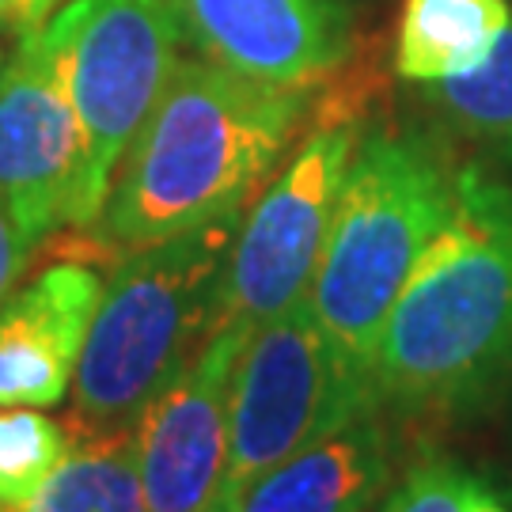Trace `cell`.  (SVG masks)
Returning <instances> with one entry per match:
<instances>
[{"instance_id":"obj_1","label":"cell","mask_w":512,"mask_h":512,"mask_svg":"<svg viewBox=\"0 0 512 512\" xmlns=\"http://www.w3.org/2000/svg\"><path fill=\"white\" fill-rule=\"evenodd\" d=\"M308 114L311 92L266 88L202 57L179 61L114 171L99 243L129 255L247 209Z\"/></svg>"},{"instance_id":"obj_2","label":"cell","mask_w":512,"mask_h":512,"mask_svg":"<svg viewBox=\"0 0 512 512\" xmlns=\"http://www.w3.org/2000/svg\"><path fill=\"white\" fill-rule=\"evenodd\" d=\"M512 376V186L459 167L456 209L387 315L372 391L399 414H463Z\"/></svg>"},{"instance_id":"obj_3","label":"cell","mask_w":512,"mask_h":512,"mask_svg":"<svg viewBox=\"0 0 512 512\" xmlns=\"http://www.w3.org/2000/svg\"><path fill=\"white\" fill-rule=\"evenodd\" d=\"M456 186L459 167L425 133H361L308 304L334 353L368 384L380 330L425 247L452 217Z\"/></svg>"},{"instance_id":"obj_4","label":"cell","mask_w":512,"mask_h":512,"mask_svg":"<svg viewBox=\"0 0 512 512\" xmlns=\"http://www.w3.org/2000/svg\"><path fill=\"white\" fill-rule=\"evenodd\" d=\"M243 209L118 258L103 281L73 376L76 433L137 425L220 327Z\"/></svg>"},{"instance_id":"obj_5","label":"cell","mask_w":512,"mask_h":512,"mask_svg":"<svg viewBox=\"0 0 512 512\" xmlns=\"http://www.w3.org/2000/svg\"><path fill=\"white\" fill-rule=\"evenodd\" d=\"M46 35L84 137L80 228L103 217L114 171L179 65L171 0H69Z\"/></svg>"},{"instance_id":"obj_6","label":"cell","mask_w":512,"mask_h":512,"mask_svg":"<svg viewBox=\"0 0 512 512\" xmlns=\"http://www.w3.org/2000/svg\"><path fill=\"white\" fill-rule=\"evenodd\" d=\"M361 114L365 92L338 84L315 110V126L300 133L285 167L255 198L251 213H243L228 255L220 323L258 330L308 300L349 160L361 141Z\"/></svg>"},{"instance_id":"obj_7","label":"cell","mask_w":512,"mask_h":512,"mask_svg":"<svg viewBox=\"0 0 512 512\" xmlns=\"http://www.w3.org/2000/svg\"><path fill=\"white\" fill-rule=\"evenodd\" d=\"M376 406L372 384L334 353L308 300L262 323L232 376L220 512L236 509L239 497L285 459Z\"/></svg>"},{"instance_id":"obj_8","label":"cell","mask_w":512,"mask_h":512,"mask_svg":"<svg viewBox=\"0 0 512 512\" xmlns=\"http://www.w3.org/2000/svg\"><path fill=\"white\" fill-rule=\"evenodd\" d=\"M84 137L46 27L19 38L0 73V202L27 251L80 228Z\"/></svg>"},{"instance_id":"obj_9","label":"cell","mask_w":512,"mask_h":512,"mask_svg":"<svg viewBox=\"0 0 512 512\" xmlns=\"http://www.w3.org/2000/svg\"><path fill=\"white\" fill-rule=\"evenodd\" d=\"M251 334L220 323L202 353L145 406L137 448L148 512H220L232 376Z\"/></svg>"},{"instance_id":"obj_10","label":"cell","mask_w":512,"mask_h":512,"mask_svg":"<svg viewBox=\"0 0 512 512\" xmlns=\"http://www.w3.org/2000/svg\"><path fill=\"white\" fill-rule=\"evenodd\" d=\"M183 42L202 61L266 88L311 92L346 65V0H171Z\"/></svg>"},{"instance_id":"obj_11","label":"cell","mask_w":512,"mask_h":512,"mask_svg":"<svg viewBox=\"0 0 512 512\" xmlns=\"http://www.w3.org/2000/svg\"><path fill=\"white\" fill-rule=\"evenodd\" d=\"M103 277L92 258H57L0 304V406H57L73 391Z\"/></svg>"},{"instance_id":"obj_12","label":"cell","mask_w":512,"mask_h":512,"mask_svg":"<svg viewBox=\"0 0 512 512\" xmlns=\"http://www.w3.org/2000/svg\"><path fill=\"white\" fill-rule=\"evenodd\" d=\"M387 475V433L365 410L258 478L232 512H372Z\"/></svg>"},{"instance_id":"obj_13","label":"cell","mask_w":512,"mask_h":512,"mask_svg":"<svg viewBox=\"0 0 512 512\" xmlns=\"http://www.w3.org/2000/svg\"><path fill=\"white\" fill-rule=\"evenodd\" d=\"M509 19V0H403L391 69L410 84L471 73L490 57Z\"/></svg>"},{"instance_id":"obj_14","label":"cell","mask_w":512,"mask_h":512,"mask_svg":"<svg viewBox=\"0 0 512 512\" xmlns=\"http://www.w3.org/2000/svg\"><path fill=\"white\" fill-rule=\"evenodd\" d=\"M16 512H148L137 425L76 433L69 456Z\"/></svg>"},{"instance_id":"obj_15","label":"cell","mask_w":512,"mask_h":512,"mask_svg":"<svg viewBox=\"0 0 512 512\" xmlns=\"http://www.w3.org/2000/svg\"><path fill=\"white\" fill-rule=\"evenodd\" d=\"M425 95L456 129L494 145L512 160V19L478 69L425 84Z\"/></svg>"},{"instance_id":"obj_16","label":"cell","mask_w":512,"mask_h":512,"mask_svg":"<svg viewBox=\"0 0 512 512\" xmlns=\"http://www.w3.org/2000/svg\"><path fill=\"white\" fill-rule=\"evenodd\" d=\"M73 425L35 406H0V509L16 512L38 494L73 448Z\"/></svg>"},{"instance_id":"obj_17","label":"cell","mask_w":512,"mask_h":512,"mask_svg":"<svg viewBox=\"0 0 512 512\" xmlns=\"http://www.w3.org/2000/svg\"><path fill=\"white\" fill-rule=\"evenodd\" d=\"M380 512H512V505L475 471L448 459H421L384 497Z\"/></svg>"},{"instance_id":"obj_18","label":"cell","mask_w":512,"mask_h":512,"mask_svg":"<svg viewBox=\"0 0 512 512\" xmlns=\"http://www.w3.org/2000/svg\"><path fill=\"white\" fill-rule=\"evenodd\" d=\"M27 262H31V251H27V243H23V236H19L12 213H8L4 202H0V304L8 300L12 285H16V277L27 270Z\"/></svg>"},{"instance_id":"obj_19","label":"cell","mask_w":512,"mask_h":512,"mask_svg":"<svg viewBox=\"0 0 512 512\" xmlns=\"http://www.w3.org/2000/svg\"><path fill=\"white\" fill-rule=\"evenodd\" d=\"M61 0H0V27L12 31V35H31V31H42L54 8Z\"/></svg>"},{"instance_id":"obj_20","label":"cell","mask_w":512,"mask_h":512,"mask_svg":"<svg viewBox=\"0 0 512 512\" xmlns=\"http://www.w3.org/2000/svg\"><path fill=\"white\" fill-rule=\"evenodd\" d=\"M0 73H4V50H0Z\"/></svg>"}]
</instances>
